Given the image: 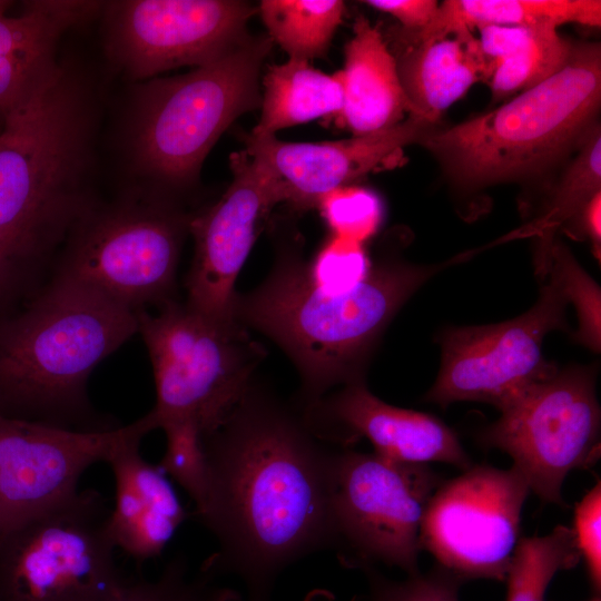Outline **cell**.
<instances>
[{
  "label": "cell",
  "instance_id": "obj_1",
  "mask_svg": "<svg viewBox=\"0 0 601 601\" xmlns=\"http://www.w3.org/2000/svg\"><path fill=\"white\" fill-rule=\"evenodd\" d=\"M207 492L195 512L217 543L201 565L236 577L246 601H270L276 580L312 553L333 548L332 471L336 449L298 414L250 384L225 421L203 436Z\"/></svg>",
  "mask_w": 601,
  "mask_h": 601
},
{
  "label": "cell",
  "instance_id": "obj_2",
  "mask_svg": "<svg viewBox=\"0 0 601 601\" xmlns=\"http://www.w3.org/2000/svg\"><path fill=\"white\" fill-rule=\"evenodd\" d=\"M464 253L436 265L382 263L348 292L315 286L305 262L282 254L255 290L236 297L235 319L278 344L297 367L304 408L336 385L363 381L366 362L395 314L428 279Z\"/></svg>",
  "mask_w": 601,
  "mask_h": 601
},
{
  "label": "cell",
  "instance_id": "obj_3",
  "mask_svg": "<svg viewBox=\"0 0 601 601\" xmlns=\"http://www.w3.org/2000/svg\"><path fill=\"white\" fill-rule=\"evenodd\" d=\"M137 332L136 312L55 276L0 324V413L62 427L86 421L90 373Z\"/></svg>",
  "mask_w": 601,
  "mask_h": 601
},
{
  "label": "cell",
  "instance_id": "obj_4",
  "mask_svg": "<svg viewBox=\"0 0 601 601\" xmlns=\"http://www.w3.org/2000/svg\"><path fill=\"white\" fill-rule=\"evenodd\" d=\"M92 112L66 67L9 111L0 129V234L36 257L90 209Z\"/></svg>",
  "mask_w": 601,
  "mask_h": 601
},
{
  "label": "cell",
  "instance_id": "obj_5",
  "mask_svg": "<svg viewBox=\"0 0 601 601\" xmlns=\"http://www.w3.org/2000/svg\"><path fill=\"white\" fill-rule=\"evenodd\" d=\"M600 101V46H575L556 75L496 109L444 130L432 128L418 142L462 188L532 178L581 145Z\"/></svg>",
  "mask_w": 601,
  "mask_h": 601
},
{
  "label": "cell",
  "instance_id": "obj_6",
  "mask_svg": "<svg viewBox=\"0 0 601 601\" xmlns=\"http://www.w3.org/2000/svg\"><path fill=\"white\" fill-rule=\"evenodd\" d=\"M273 41L247 36L217 59L167 78H151L137 92L134 148L140 167L174 187L198 176L220 135L262 104L260 67Z\"/></svg>",
  "mask_w": 601,
  "mask_h": 601
},
{
  "label": "cell",
  "instance_id": "obj_7",
  "mask_svg": "<svg viewBox=\"0 0 601 601\" xmlns=\"http://www.w3.org/2000/svg\"><path fill=\"white\" fill-rule=\"evenodd\" d=\"M151 361L156 403L142 416L150 430L190 420L205 436L229 415L250 386L258 351L239 323L210 319L174 299L137 312Z\"/></svg>",
  "mask_w": 601,
  "mask_h": 601
},
{
  "label": "cell",
  "instance_id": "obj_8",
  "mask_svg": "<svg viewBox=\"0 0 601 601\" xmlns=\"http://www.w3.org/2000/svg\"><path fill=\"white\" fill-rule=\"evenodd\" d=\"M105 497L88 489L0 532V601H101L129 580Z\"/></svg>",
  "mask_w": 601,
  "mask_h": 601
},
{
  "label": "cell",
  "instance_id": "obj_9",
  "mask_svg": "<svg viewBox=\"0 0 601 601\" xmlns=\"http://www.w3.org/2000/svg\"><path fill=\"white\" fill-rule=\"evenodd\" d=\"M190 218L157 203L90 209L76 223L56 276L134 311L171 300Z\"/></svg>",
  "mask_w": 601,
  "mask_h": 601
},
{
  "label": "cell",
  "instance_id": "obj_10",
  "mask_svg": "<svg viewBox=\"0 0 601 601\" xmlns=\"http://www.w3.org/2000/svg\"><path fill=\"white\" fill-rule=\"evenodd\" d=\"M441 484L428 465L395 463L348 447L335 450L332 550L348 568L384 563L416 574L423 515Z\"/></svg>",
  "mask_w": 601,
  "mask_h": 601
},
{
  "label": "cell",
  "instance_id": "obj_11",
  "mask_svg": "<svg viewBox=\"0 0 601 601\" xmlns=\"http://www.w3.org/2000/svg\"><path fill=\"white\" fill-rule=\"evenodd\" d=\"M595 375L594 366L558 370L503 407L480 434L484 446L511 456L530 492L544 502L563 506L566 475L591 467L600 456Z\"/></svg>",
  "mask_w": 601,
  "mask_h": 601
},
{
  "label": "cell",
  "instance_id": "obj_12",
  "mask_svg": "<svg viewBox=\"0 0 601 601\" xmlns=\"http://www.w3.org/2000/svg\"><path fill=\"white\" fill-rule=\"evenodd\" d=\"M536 303L522 315L491 325L453 327L439 342L442 364L425 394L445 408L461 401L492 404L499 411L558 368L542 353L544 337L566 329V299L556 283L541 276Z\"/></svg>",
  "mask_w": 601,
  "mask_h": 601
},
{
  "label": "cell",
  "instance_id": "obj_13",
  "mask_svg": "<svg viewBox=\"0 0 601 601\" xmlns=\"http://www.w3.org/2000/svg\"><path fill=\"white\" fill-rule=\"evenodd\" d=\"M529 493L513 466L472 465L431 496L421 524L422 551L454 575L504 580Z\"/></svg>",
  "mask_w": 601,
  "mask_h": 601
},
{
  "label": "cell",
  "instance_id": "obj_14",
  "mask_svg": "<svg viewBox=\"0 0 601 601\" xmlns=\"http://www.w3.org/2000/svg\"><path fill=\"white\" fill-rule=\"evenodd\" d=\"M257 11L237 0H127L106 6L108 50L136 79L200 67L244 40Z\"/></svg>",
  "mask_w": 601,
  "mask_h": 601
},
{
  "label": "cell",
  "instance_id": "obj_15",
  "mask_svg": "<svg viewBox=\"0 0 601 601\" xmlns=\"http://www.w3.org/2000/svg\"><path fill=\"white\" fill-rule=\"evenodd\" d=\"M233 181L220 199L190 218L195 253L186 279L190 309L234 324L236 278L248 257L262 219L287 200L284 183L244 150L230 155Z\"/></svg>",
  "mask_w": 601,
  "mask_h": 601
},
{
  "label": "cell",
  "instance_id": "obj_16",
  "mask_svg": "<svg viewBox=\"0 0 601 601\" xmlns=\"http://www.w3.org/2000/svg\"><path fill=\"white\" fill-rule=\"evenodd\" d=\"M125 431H80L0 413V532L75 495L80 476L107 462Z\"/></svg>",
  "mask_w": 601,
  "mask_h": 601
},
{
  "label": "cell",
  "instance_id": "obj_17",
  "mask_svg": "<svg viewBox=\"0 0 601 601\" xmlns=\"http://www.w3.org/2000/svg\"><path fill=\"white\" fill-rule=\"evenodd\" d=\"M312 433L324 443L347 447L367 440L376 455L401 464L441 462L463 471L472 466L457 435L437 417L390 405L364 382L344 385L303 410Z\"/></svg>",
  "mask_w": 601,
  "mask_h": 601
},
{
  "label": "cell",
  "instance_id": "obj_18",
  "mask_svg": "<svg viewBox=\"0 0 601 601\" xmlns=\"http://www.w3.org/2000/svg\"><path fill=\"white\" fill-rule=\"evenodd\" d=\"M432 128L424 119L408 116L393 127L337 141L286 142L248 134L244 151L284 183L287 201L311 207L324 194L386 164Z\"/></svg>",
  "mask_w": 601,
  "mask_h": 601
},
{
  "label": "cell",
  "instance_id": "obj_19",
  "mask_svg": "<svg viewBox=\"0 0 601 601\" xmlns=\"http://www.w3.org/2000/svg\"><path fill=\"white\" fill-rule=\"evenodd\" d=\"M149 432L144 417L126 425L106 462L115 479L109 534L116 549L138 563L159 556L189 516L168 475L140 454Z\"/></svg>",
  "mask_w": 601,
  "mask_h": 601
},
{
  "label": "cell",
  "instance_id": "obj_20",
  "mask_svg": "<svg viewBox=\"0 0 601 601\" xmlns=\"http://www.w3.org/2000/svg\"><path fill=\"white\" fill-rule=\"evenodd\" d=\"M24 3L19 16H0V120L58 73L61 36L104 7L95 1Z\"/></svg>",
  "mask_w": 601,
  "mask_h": 601
},
{
  "label": "cell",
  "instance_id": "obj_21",
  "mask_svg": "<svg viewBox=\"0 0 601 601\" xmlns=\"http://www.w3.org/2000/svg\"><path fill=\"white\" fill-rule=\"evenodd\" d=\"M410 116L434 125L453 102L491 72L479 39L471 31L416 40L395 58Z\"/></svg>",
  "mask_w": 601,
  "mask_h": 601
},
{
  "label": "cell",
  "instance_id": "obj_22",
  "mask_svg": "<svg viewBox=\"0 0 601 601\" xmlns=\"http://www.w3.org/2000/svg\"><path fill=\"white\" fill-rule=\"evenodd\" d=\"M353 30L341 70L344 105L339 115L343 125L361 136L400 124L411 109L395 57L381 32L362 16Z\"/></svg>",
  "mask_w": 601,
  "mask_h": 601
},
{
  "label": "cell",
  "instance_id": "obj_23",
  "mask_svg": "<svg viewBox=\"0 0 601 601\" xmlns=\"http://www.w3.org/2000/svg\"><path fill=\"white\" fill-rule=\"evenodd\" d=\"M580 23L600 27L599 0H446L415 39L427 41L483 26L530 27Z\"/></svg>",
  "mask_w": 601,
  "mask_h": 601
},
{
  "label": "cell",
  "instance_id": "obj_24",
  "mask_svg": "<svg viewBox=\"0 0 601 601\" xmlns=\"http://www.w3.org/2000/svg\"><path fill=\"white\" fill-rule=\"evenodd\" d=\"M343 105L341 71L327 75L308 61L289 59L267 69L260 119L250 134L274 136L280 129L341 114Z\"/></svg>",
  "mask_w": 601,
  "mask_h": 601
},
{
  "label": "cell",
  "instance_id": "obj_25",
  "mask_svg": "<svg viewBox=\"0 0 601 601\" xmlns=\"http://www.w3.org/2000/svg\"><path fill=\"white\" fill-rule=\"evenodd\" d=\"M599 191H601V134L600 127L594 125L538 216L494 244L528 237H534L536 240L553 238L555 231L570 224Z\"/></svg>",
  "mask_w": 601,
  "mask_h": 601
},
{
  "label": "cell",
  "instance_id": "obj_26",
  "mask_svg": "<svg viewBox=\"0 0 601 601\" xmlns=\"http://www.w3.org/2000/svg\"><path fill=\"white\" fill-rule=\"evenodd\" d=\"M344 9L341 0H263L259 4L272 41L289 59L305 61L325 56Z\"/></svg>",
  "mask_w": 601,
  "mask_h": 601
},
{
  "label": "cell",
  "instance_id": "obj_27",
  "mask_svg": "<svg viewBox=\"0 0 601 601\" xmlns=\"http://www.w3.org/2000/svg\"><path fill=\"white\" fill-rule=\"evenodd\" d=\"M574 47L553 24L532 26L515 47L495 62L489 83L494 99L530 89L561 71Z\"/></svg>",
  "mask_w": 601,
  "mask_h": 601
},
{
  "label": "cell",
  "instance_id": "obj_28",
  "mask_svg": "<svg viewBox=\"0 0 601 601\" xmlns=\"http://www.w3.org/2000/svg\"><path fill=\"white\" fill-rule=\"evenodd\" d=\"M581 560L572 528L558 525L543 536L521 538L506 573V601H544L554 575Z\"/></svg>",
  "mask_w": 601,
  "mask_h": 601
},
{
  "label": "cell",
  "instance_id": "obj_29",
  "mask_svg": "<svg viewBox=\"0 0 601 601\" xmlns=\"http://www.w3.org/2000/svg\"><path fill=\"white\" fill-rule=\"evenodd\" d=\"M535 268L540 276L549 275L568 303L577 311L579 327L575 341L599 353L601 347V292L598 284L580 266L569 248L552 238L538 242Z\"/></svg>",
  "mask_w": 601,
  "mask_h": 601
},
{
  "label": "cell",
  "instance_id": "obj_30",
  "mask_svg": "<svg viewBox=\"0 0 601 601\" xmlns=\"http://www.w3.org/2000/svg\"><path fill=\"white\" fill-rule=\"evenodd\" d=\"M101 601H244L234 589L218 585L203 573L191 575L183 553L174 555L152 580H128L114 595Z\"/></svg>",
  "mask_w": 601,
  "mask_h": 601
},
{
  "label": "cell",
  "instance_id": "obj_31",
  "mask_svg": "<svg viewBox=\"0 0 601 601\" xmlns=\"http://www.w3.org/2000/svg\"><path fill=\"white\" fill-rule=\"evenodd\" d=\"M166 450L158 465L174 479L195 503V512L205 502L207 492V466L203 435L190 420H177L164 424Z\"/></svg>",
  "mask_w": 601,
  "mask_h": 601
},
{
  "label": "cell",
  "instance_id": "obj_32",
  "mask_svg": "<svg viewBox=\"0 0 601 601\" xmlns=\"http://www.w3.org/2000/svg\"><path fill=\"white\" fill-rule=\"evenodd\" d=\"M316 206L333 235L361 244L377 231L383 219L378 196L357 186L333 189L324 194Z\"/></svg>",
  "mask_w": 601,
  "mask_h": 601
},
{
  "label": "cell",
  "instance_id": "obj_33",
  "mask_svg": "<svg viewBox=\"0 0 601 601\" xmlns=\"http://www.w3.org/2000/svg\"><path fill=\"white\" fill-rule=\"evenodd\" d=\"M372 267L364 244L333 235L315 257L305 263V273L315 286L342 293L358 286Z\"/></svg>",
  "mask_w": 601,
  "mask_h": 601
},
{
  "label": "cell",
  "instance_id": "obj_34",
  "mask_svg": "<svg viewBox=\"0 0 601 601\" xmlns=\"http://www.w3.org/2000/svg\"><path fill=\"white\" fill-rule=\"evenodd\" d=\"M577 544L584 560L590 580L597 590L601 585V483L582 497L574 510Z\"/></svg>",
  "mask_w": 601,
  "mask_h": 601
},
{
  "label": "cell",
  "instance_id": "obj_35",
  "mask_svg": "<svg viewBox=\"0 0 601 601\" xmlns=\"http://www.w3.org/2000/svg\"><path fill=\"white\" fill-rule=\"evenodd\" d=\"M453 575L449 571L431 575L416 573L403 582L378 581L373 601H459Z\"/></svg>",
  "mask_w": 601,
  "mask_h": 601
},
{
  "label": "cell",
  "instance_id": "obj_36",
  "mask_svg": "<svg viewBox=\"0 0 601 601\" xmlns=\"http://www.w3.org/2000/svg\"><path fill=\"white\" fill-rule=\"evenodd\" d=\"M365 4L396 18L410 31H421L433 20L439 3L434 0H367Z\"/></svg>",
  "mask_w": 601,
  "mask_h": 601
},
{
  "label": "cell",
  "instance_id": "obj_37",
  "mask_svg": "<svg viewBox=\"0 0 601 601\" xmlns=\"http://www.w3.org/2000/svg\"><path fill=\"white\" fill-rule=\"evenodd\" d=\"M37 257L0 234V298L13 285L26 263Z\"/></svg>",
  "mask_w": 601,
  "mask_h": 601
},
{
  "label": "cell",
  "instance_id": "obj_38",
  "mask_svg": "<svg viewBox=\"0 0 601 601\" xmlns=\"http://www.w3.org/2000/svg\"><path fill=\"white\" fill-rule=\"evenodd\" d=\"M601 191L594 194L572 220L581 236L590 239L594 254L600 257L601 247Z\"/></svg>",
  "mask_w": 601,
  "mask_h": 601
},
{
  "label": "cell",
  "instance_id": "obj_39",
  "mask_svg": "<svg viewBox=\"0 0 601 601\" xmlns=\"http://www.w3.org/2000/svg\"><path fill=\"white\" fill-rule=\"evenodd\" d=\"M307 601H334L333 597L326 592H316L307 598Z\"/></svg>",
  "mask_w": 601,
  "mask_h": 601
},
{
  "label": "cell",
  "instance_id": "obj_40",
  "mask_svg": "<svg viewBox=\"0 0 601 601\" xmlns=\"http://www.w3.org/2000/svg\"><path fill=\"white\" fill-rule=\"evenodd\" d=\"M10 3H11V2H9V1H2V0H0V16H1V14H6L7 9L9 8Z\"/></svg>",
  "mask_w": 601,
  "mask_h": 601
},
{
  "label": "cell",
  "instance_id": "obj_41",
  "mask_svg": "<svg viewBox=\"0 0 601 601\" xmlns=\"http://www.w3.org/2000/svg\"><path fill=\"white\" fill-rule=\"evenodd\" d=\"M591 601H600V598H594Z\"/></svg>",
  "mask_w": 601,
  "mask_h": 601
},
{
  "label": "cell",
  "instance_id": "obj_42",
  "mask_svg": "<svg viewBox=\"0 0 601 601\" xmlns=\"http://www.w3.org/2000/svg\"><path fill=\"white\" fill-rule=\"evenodd\" d=\"M2 121H3V120H0V129H1V127H2Z\"/></svg>",
  "mask_w": 601,
  "mask_h": 601
}]
</instances>
